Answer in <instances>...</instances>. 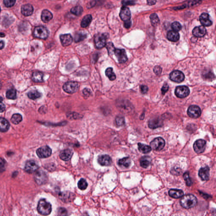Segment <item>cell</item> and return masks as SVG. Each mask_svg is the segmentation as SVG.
Here are the masks:
<instances>
[{"instance_id": "1", "label": "cell", "mask_w": 216, "mask_h": 216, "mask_svg": "<svg viewBox=\"0 0 216 216\" xmlns=\"http://www.w3.org/2000/svg\"><path fill=\"white\" fill-rule=\"evenodd\" d=\"M180 200V205L185 209H189L194 207L197 203V199L192 194L187 195L182 197Z\"/></svg>"}, {"instance_id": "2", "label": "cell", "mask_w": 216, "mask_h": 216, "mask_svg": "<svg viewBox=\"0 0 216 216\" xmlns=\"http://www.w3.org/2000/svg\"><path fill=\"white\" fill-rule=\"evenodd\" d=\"M52 206L49 202L45 199L39 200L37 206L38 212L43 215H48L52 212Z\"/></svg>"}, {"instance_id": "3", "label": "cell", "mask_w": 216, "mask_h": 216, "mask_svg": "<svg viewBox=\"0 0 216 216\" xmlns=\"http://www.w3.org/2000/svg\"><path fill=\"white\" fill-rule=\"evenodd\" d=\"M49 35V32L46 27L39 26L36 27L34 30V36L41 39H46Z\"/></svg>"}, {"instance_id": "4", "label": "cell", "mask_w": 216, "mask_h": 216, "mask_svg": "<svg viewBox=\"0 0 216 216\" xmlns=\"http://www.w3.org/2000/svg\"><path fill=\"white\" fill-rule=\"evenodd\" d=\"M35 181L38 185H42L46 184L48 181V176L46 172L43 170H40L37 171L34 175Z\"/></svg>"}, {"instance_id": "5", "label": "cell", "mask_w": 216, "mask_h": 216, "mask_svg": "<svg viewBox=\"0 0 216 216\" xmlns=\"http://www.w3.org/2000/svg\"><path fill=\"white\" fill-rule=\"evenodd\" d=\"M165 145V141L161 137H158L155 138L150 143L151 149L154 150L160 151L162 150Z\"/></svg>"}, {"instance_id": "6", "label": "cell", "mask_w": 216, "mask_h": 216, "mask_svg": "<svg viewBox=\"0 0 216 216\" xmlns=\"http://www.w3.org/2000/svg\"><path fill=\"white\" fill-rule=\"evenodd\" d=\"M63 88L65 92L68 93L72 94L78 91L79 86L77 82H66L63 85Z\"/></svg>"}, {"instance_id": "7", "label": "cell", "mask_w": 216, "mask_h": 216, "mask_svg": "<svg viewBox=\"0 0 216 216\" xmlns=\"http://www.w3.org/2000/svg\"><path fill=\"white\" fill-rule=\"evenodd\" d=\"M52 152L51 148L48 146H44L38 148L36 150V154L40 158H45L50 156Z\"/></svg>"}, {"instance_id": "8", "label": "cell", "mask_w": 216, "mask_h": 216, "mask_svg": "<svg viewBox=\"0 0 216 216\" xmlns=\"http://www.w3.org/2000/svg\"><path fill=\"white\" fill-rule=\"evenodd\" d=\"M106 36L104 34H98L95 36L94 42L96 47L98 49L103 48L106 45Z\"/></svg>"}, {"instance_id": "9", "label": "cell", "mask_w": 216, "mask_h": 216, "mask_svg": "<svg viewBox=\"0 0 216 216\" xmlns=\"http://www.w3.org/2000/svg\"><path fill=\"white\" fill-rule=\"evenodd\" d=\"M175 95L179 98H183L186 97L190 93L189 88L186 86H180L175 89Z\"/></svg>"}, {"instance_id": "10", "label": "cell", "mask_w": 216, "mask_h": 216, "mask_svg": "<svg viewBox=\"0 0 216 216\" xmlns=\"http://www.w3.org/2000/svg\"><path fill=\"white\" fill-rule=\"evenodd\" d=\"M206 147V141L203 139H198L193 145L194 150L197 154L203 153Z\"/></svg>"}, {"instance_id": "11", "label": "cell", "mask_w": 216, "mask_h": 216, "mask_svg": "<svg viewBox=\"0 0 216 216\" xmlns=\"http://www.w3.org/2000/svg\"><path fill=\"white\" fill-rule=\"evenodd\" d=\"M187 114L190 118L195 119L199 118L200 116L201 110L197 106H190L188 108Z\"/></svg>"}, {"instance_id": "12", "label": "cell", "mask_w": 216, "mask_h": 216, "mask_svg": "<svg viewBox=\"0 0 216 216\" xmlns=\"http://www.w3.org/2000/svg\"><path fill=\"white\" fill-rule=\"evenodd\" d=\"M170 80L173 82L180 83L183 82L185 79V75L180 71L175 70L172 71L170 74Z\"/></svg>"}, {"instance_id": "13", "label": "cell", "mask_w": 216, "mask_h": 216, "mask_svg": "<svg viewBox=\"0 0 216 216\" xmlns=\"http://www.w3.org/2000/svg\"><path fill=\"white\" fill-rule=\"evenodd\" d=\"M114 53L119 63H124L127 61V56L124 49H115Z\"/></svg>"}, {"instance_id": "14", "label": "cell", "mask_w": 216, "mask_h": 216, "mask_svg": "<svg viewBox=\"0 0 216 216\" xmlns=\"http://www.w3.org/2000/svg\"><path fill=\"white\" fill-rule=\"evenodd\" d=\"M38 165L35 161L30 160L28 161L25 166V170L29 174H32L36 171L38 168Z\"/></svg>"}, {"instance_id": "15", "label": "cell", "mask_w": 216, "mask_h": 216, "mask_svg": "<svg viewBox=\"0 0 216 216\" xmlns=\"http://www.w3.org/2000/svg\"><path fill=\"white\" fill-rule=\"evenodd\" d=\"M59 197L64 202H72L75 199V195L74 194L69 192H65L59 195Z\"/></svg>"}, {"instance_id": "16", "label": "cell", "mask_w": 216, "mask_h": 216, "mask_svg": "<svg viewBox=\"0 0 216 216\" xmlns=\"http://www.w3.org/2000/svg\"><path fill=\"white\" fill-rule=\"evenodd\" d=\"M98 161L102 166H109L112 163V159L108 155H101L98 157Z\"/></svg>"}, {"instance_id": "17", "label": "cell", "mask_w": 216, "mask_h": 216, "mask_svg": "<svg viewBox=\"0 0 216 216\" xmlns=\"http://www.w3.org/2000/svg\"><path fill=\"white\" fill-rule=\"evenodd\" d=\"M120 16L121 19L124 22L130 20L131 14L129 9L125 6H123L120 11Z\"/></svg>"}, {"instance_id": "18", "label": "cell", "mask_w": 216, "mask_h": 216, "mask_svg": "<svg viewBox=\"0 0 216 216\" xmlns=\"http://www.w3.org/2000/svg\"><path fill=\"white\" fill-rule=\"evenodd\" d=\"M210 168L208 166L201 168L198 173L199 177L203 181H207L209 180L210 177Z\"/></svg>"}, {"instance_id": "19", "label": "cell", "mask_w": 216, "mask_h": 216, "mask_svg": "<svg viewBox=\"0 0 216 216\" xmlns=\"http://www.w3.org/2000/svg\"><path fill=\"white\" fill-rule=\"evenodd\" d=\"M73 155V152L71 150L65 149L60 152L59 157L63 160L68 161L72 157Z\"/></svg>"}, {"instance_id": "20", "label": "cell", "mask_w": 216, "mask_h": 216, "mask_svg": "<svg viewBox=\"0 0 216 216\" xmlns=\"http://www.w3.org/2000/svg\"><path fill=\"white\" fill-rule=\"evenodd\" d=\"M200 23L204 26H210L212 24V21L210 19V16L208 14L203 13L200 16Z\"/></svg>"}, {"instance_id": "21", "label": "cell", "mask_w": 216, "mask_h": 216, "mask_svg": "<svg viewBox=\"0 0 216 216\" xmlns=\"http://www.w3.org/2000/svg\"><path fill=\"white\" fill-rule=\"evenodd\" d=\"M206 34V29L203 26L195 27L192 31V34L196 37H202Z\"/></svg>"}, {"instance_id": "22", "label": "cell", "mask_w": 216, "mask_h": 216, "mask_svg": "<svg viewBox=\"0 0 216 216\" xmlns=\"http://www.w3.org/2000/svg\"><path fill=\"white\" fill-rule=\"evenodd\" d=\"M60 40L63 46H68L72 43L73 38L69 34L61 35L60 36Z\"/></svg>"}, {"instance_id": "23", "label": "cell", "mask_w": 216, "mask_h": 216, "mask_svg": "<svg viewBox=\"0 0 216 216\" xmlns=\"http://www.w3.org/2000/svg\"><path fill=\"white\" fill-rule=\"evenodd\" d=\"M34 12V8L31 5L27 4L23 5L21 7V13L25 16H29Z\"/></svg>"}, {"instance_id": "24", "label": "cell", "mask_w": 216, "mask_h": 216, "mask_svg": "<svg viewBox=\"0 0 216 216\" xmlns=\"http://www.w3.org/2000/svg\"><path fill=\"white\" fill-rule=\"evenodd\" d=\"M163 123L162 120L159 118L152 119L149 122L148 126L151 129H155L160 127L163 125Z\"/></svg>"}, {"instance_id": "25", "label": "cell", "mask_w": 216, "mask_h": 216, "mask_svg": "<svg viewBox=\"0 0 216 216\" xmlns=\"http://www.w3.org/2000/svg\"><path fill=\"white\" fill-rule=\"evenodd\" d=\"M9 127L10 124L6 119L0 118V131L5 132L9 129Z\"/></svg>"}, {"instance_id": "26", "label": "cell", "mask_w": 216, "mask_h": 216, "mask_svg": "<svg viewBox=\"0 0 216 216\" xmlns=\"http://www.w3.org/2000/svg\"><path fill=\"white\" fill-rule=\"evenodd\" d=\"M53 17V14L49 10L45 9L43 11L41 15V19L43 22L45 23H48L52 20Z\"/></svg>"}, {"instance_id": "27", "label": "cell", "mask_w": 216, "mask_h": 216, "mask_svg": "<svg viewBox=\"0 0 216 216\" xmlns=\"http://www.w3.org/2000/svg\"><path fill=\"white\" fill-rule=\"evenodd\" d=\"M168 194L173 198H179L183 196L184 192L182 190L170 189L168 192Z\"/></svg>"}, {"instance_id": "28", "label": "cell", "mask_w": 216, "mask_h": 216, "mask_svg": "<svg viewBox=\"0 0 216 216\" xmlns=\"http://www.w3.org/2000/svg\"><path fill=\"white\" fill-rule=\"evenodd\" d=\"M167 38L170 41L176 42L180 39V35L177 32L170 31L167 34Z\"/></svg>"}, {"instance_id": "29", "label": "cell", "mask_w": 216, "mask_h": 216, "mask_svg": "<svg viewBox=\"0 0 216 216\" xmlns=\"http://www.w3.org/2000/svg\"><path fill=\"white\" fill-rule=\"evenodd\" d=\"M118 164L121 167L128 168L131 164V160L128 157L124 158L119 160Z\"/></svg>"}, {"instance_id": "30", "label": "cell", "mask_w": 216, "mask_h": 216, "mask_svg": "<svg viewBox=\"0 0 216 216\" xmlns=\"http://www.w3.org/2000/svg\"><path fill=\"white\" fill-rule=\"evenodd\" d=\"M43 73L41 72H35L33 73L32 75V79L35 82H43Z\"/></svg>"}, {"instance_id": "31", "label": "cell", "mask_w": 216, "mask_h": 216, "mask_svg": "<svg viewBox=\"0 0 216 216\" xmlns=\"http://www.w3.org/2000/svg\"><path fill=\"white\" fill-rule=\"evenodd\" d=\"M138 149L139 151L141 153L144 154H147L150 153L152 150L150 146H148L145 144H141L139 143L138 144Z\"/></svg>"}, {"instance_id": "32", "label": "cell", "mask_w": 216, "mask_h": 216, "mask_svg": "<svg viewBox=\"0 0 216 216\" xmlns=\"http://www.w3.org/2000/svg\"><path fill=\"white\" fill-rule=\"evenodd\" d=\"M151 162V158L150 157L144 156L141 158L140 160V165L143 168H147L149 167Z\"/></svg>"}, {"instance_id": "33", "label": "cell", "mask_w": 216, "mask_h": 216, "mask_svg": "<svg viewBox=\"0 0 216 216\" xmlns=\"http://www.w3.org/2000/svg\"><path fill=\"white\" fill-rule=\"evenodd\" d=\"M92 20V16L91 14L86 15L82 19L81 23V26L82 28H85L88 26L91 22Z\"/></svg>"}, {"instance_id": "34", "label": "cell", "mask_w": 216, "mask_h": 216, "mask_svg": "<svg viewBox=\"0 0 216 216\" xmlns=\"http://www.w3.org/2000/svg\"><path fill=\"white\" fill-rule=\"evenodd\" d=\"M28 97L31 100H36L39 98L42 95L38 91L34 90V91H31L28 93Z\"/></svg>"}, {"instance_id": "35", "label": "cell", "mask_w": 216, "mask_h": 216, "mask_svg": "<svg viewBox=\"0 0 216 216\" xmlns=\"http://www.w3.org/2000/svg\"><path fill=\"white\" fill-rule=\"evenodd\" d=\"M23 120L22 115L19 114H14L11 118V123L17 125L20 123Z\"/></svg>"}, {"instance_id": "36", "label": "cell", "mask_w": 216, "mask_h": 216, "mask_svg": "<svg viewBox=\"0 0 216 216\" xmlns=\"http://www.w3.org/2000/svg\"><path fill=\"white\" fill-rule=\"evenodd\" d=\"M6 97L9 99L14 100L16 99V90L14 89L8 90L6 93Z\"/></svg>"}, {"instance_id": "37", "label": "cell", "mask_w": 216, "mask_h": 216, "mask_svg": "<svg viewBox=\"0 0 216 216\" xmlns=\"http://www.w3.org/2000/svg\"><path fill=\"white\" fill-rule=\"evenodd\" d=\"M106 75L108 77V79L111 81L115 80L116 78V75L113 72L112 68H108L106 71Z\"/></svg>"}, {"instance_id": "38", "label": "cell", "mask_w": 216, "mask_h": 216, "mask_svg": "<svg viewBox=\"0 0 216 216\" xmlns=\"http://www.w3.org/2000/svg\"><path fill=\"white\" fill-rule=\"evenodd\" d=\"M71 13L76 16H79L82 14L83 11V8L82 7L77 6L72 8L71 10Z\"/></svg>"}, {"instance_id": "39", "label": "cell", "mask_w": 216, "mask_h": 216, "mask_svg": "<svg viewBox=\"0 0 216 216\" xmlns=\"http://www.w3.org/2000/svg\"><path fill=\"white\" fill-rule=\"evenodd\" d=\"M87 37L86 34L83 32H79L76 34L75 36H74V41L75 42H78L79 41H82L85 38H86Z\"/></svg>"}, {"instance_id": "40", "label": "cell", "mask_w": 216, "mask_h": 216, "mask_svg": "<svg viewBox=\"0 0 216 216\" xmlns=\"http://www.w3.org/2000/svg\"><path fill=\"white\" fill-rule=\"evenodd\" d=\"M151 23L153 26H156L159 23V19L156 14H153L150 16Z\"/></svg>"}, {"instance_id": "41", "label": "cell", "mask_w": 216, "mask_h": 216, "mask_svg": "<svg viewBox=\"0 0 216 216\" xmlns=\"http://www.w3.org/2000/svg\"><path fill=\"white\" fill-rule=\"evenodd\" d=\"M88 184L84 179H81L78 183V188L81 190H85L88 187Z\"/></svg>"}, {"instance_id": "42", "label": "cell", "mask_w": 216, "mask_h": 216, "mask_svg": "<svg viewBox=\"0 0 216 216\" xmlns=\"http://www.w3.org/2000/svg\"><path fill=\"white\" fill-rule=\"evenodd\" d=\"M184 180L186 182V184L187 186H191L192 185V182L191 179L190 177L188 172H185L183 175Z\"/></svg>"}, {"instance_id": "43", "label": "cell", "mask_w": 216, "mask_h": 216, "mask_svg": "<svg viewBox=\"0 0 216 216\" xmlns=\"http://www.w3.org/2000/svg\"><path fill=\"white\" fill-rule=\"evenodd\" d=\"M202 76L205 79H207H207H208V80L212 79L215 77V76H214L213 73L210 72V71H206L205 72L203 73Z\"/></svg>"}, {"instance_id": "44", "label": "cell", "mask_w": 216, "mask_h": 216, "mask_svg": "<svg viewBox=\"0 0 216 216\" xmlns=\"http://www.w3.org/2000/svg\"><path fill=\"white\" fill-rule=\"evenodd\" d=\"M106 48L108 50V54L111 55L114 53V50L115 49L114 44L112 43L108 42L106 44Z\"/></svg>"}, {"instance_id": "45", "label": "cell", "mask_w": 216, "mask_h": 216, "mask_svg": "<svg viewBox=\"0 0 216 216\" xmlns=\"http://www.w3.org/2000/svg\"><path fill=\"white\" fill-rule=\"evenodd\" d=\"M6 167V161L4 159L0 158V173H2L4 171Z\"/></svg>"}, {"instance_id": "46", "label": "cell", "mask_w": 216, "mask_h": 216, "mask_svg": "<svg viewBox=\"0 0 216 216\" xmlns=\"http://www.w3.org/2000/svg\"><path fill=\"white\" fill-rule=\"evenodd\" d=\"M172 29L175 31L177 32L180 31L182 29V26L180 23L177 22H175L173 23L171 25Z\"/></svg>"}, {"instance_id": "47", "label": "cell", "mask_w": 216, "mask_h": 216, "mask_svg": "<svg viewBox=\"0 0 216 216\" xmlns=\"http://www.w3.org/2000/svg\"><path fill=\"white\" fill-rule=\"evenodd\" d=\"M116 123L118 126L123 125L125 124L124 118L121 116H118L116 118Z\"/></svg>"}, {"instance_id": "48", "label": "cell", "mask_w": 216, "mask_h": 216, "mask_svg": "<svg viewBox=\"0 0 216 216\" xmlns=\"http://www.w3.org/2000/svg\"><path fill=\"white\" fill-rule=\"evenodd\" d=\"M16 2V0H4V3L7 7L13 6Z\"/></svg>"}, {"instance_id": "49", "label": "cell", "mask_w": 216, "mask_h": 216, "mask_svg": "<svg viewBox=\"0 0 216 216\" xmlns=\"http://www.w3.org/2000/svg\"><path fill=\"white\" fill-rule=\"evenodd\" d=\"M58 215L61 216L66 215H67V212L66 209L61 208L58 210Z\"/></svg>"}, {"instance_id": "50", "label": "cell", "mask_w": 216, "mask_h": 216, "mask_svg": "<svg viewBox=\"0 0 216 216\" xmlns=\"http://www.w3.org/2000/svg\"><path fill=\"white\" fill-rule=\"evenodd\" d=\"M154 72L156 75H160L162 72L161 68L159 66H156L154 68Z\"/></svg>"}, {"instance_id": "51", "label": "cell", "mask_w": 216, "mask_h": 216, "mask_svg": "<svg viewBox=\"0 0 216 216\" xmlns=\"http://www.w3.org/2000/svg\"><path fill=\"white\" fill-rule=\"evenodd\" d=\"M168 88H169V87L167 84H165V85H164L161 90L163 94L164 95L168 91Z\"/></svg>"}, {"instance_id": "52", "label": "cell", "mask_w": 216, "mask_h": 216, "mask_svg": "<svg viewBox=\"0 0 216 216\" xmlns=\"http://www.w3.org/2000/svg\"><path fill=\"white\" fill-rule=\"evenodd\" d=\"M122 3L125 6L133 4H134V2L133 1H131V0H124V1H123Z\"/></svg>"}, {"instance_id": "53", "label": "cell", "mask_w": 216, "mask_h": 216, "mask_svg": "<svg viewBox=\"0 0 216 216\" xmlns=\"http://www.w3.org/2000/svg\"><path fill=\"white\" fill-rule=\"evenodd\" d=\"M148 91V88L145 85H141V91L143 94H145L147 93Z\"/></svg>"}, {"instance_id": "54", "label": "cell", "mask_w": 216, "mask_h": 216, "mask_svg": "<svg viewBox=\"0 0 216 216\" xmlns=\"http://www.w3.org/2000/svg\"><path fill=\"white\" fill-rule=\"evenodd\" d=\"M131 26V22L130 20H128V21H125L124 23V26L126 29H128L130 28Z\"/></svg>"}, {"instance_id": "55", "label": "cell", "mask_w": 216, "mask_h": 216, "mask_svg": "<svg viewBox=\"0 0 216 216\" xmlns=\"http://www.w3.org/2000/svg\"><path fill=\"white\" fill-rule=\"evenodd\" d=\"M83 94L86 96H88L91 94V91L89 89L85 88L83 90Z\"/></svg>"}, {"instance_id": "56", "label": "cell", "mask_w": 216, "mask_h": 216, "mask_svg": "<svg viewBox=\"0 0 216 216\" xmlns=\"http://www.w3.org/2000/svg\"><path fill=\"white\" fill-rule=\"evenodd\" d=\"M5 106L2 103L0 102V113L4 112L5 110Z\"/></svg>"}, {"instance_id": "57", "label": "cell", "mask_w": 216, "mask_h": 216, "mask_svg": "<svg viewBox=\"0 0 216 216\" xmlns=\"http://www.w3.org/2000/svg\"><path fill=\"white\" fill-rule=\"evenodd\" d=\"M147 2H148V4L149 5H153L156 3V0H148Z\"/></svg>"}, {"instance_id": "58", "label": "cell", "mask_w": 216, "mask_h": 216, "mask_svg": "<svg viewBox=\"0 0 216 216\" xmlns=\"http://www.w3.org/2000/svg\"><path fill=\"white\" fill-rule=\"evenodd\" d=\"M5 43L3 41H0V49H2L4 46Z\"/></svg>"}, {"instance_id": "59", "label": "cell", "mask_w": 216, "mask_h": 216, "mask_svg": "<svg viewBox=\"0 0 216 216\" xmlns=\"http://www.w3.org/2000/svg\"><path fill=\"white\" fill-rule=\"evenodd\" d=\"M5 36V35L4 34L2 33H0V37H4Z\"/></svg>"}, {"instance_id": "60", "label": "cell", "mask_w": 216, "mask_h": 216, "mask_svg": "<svg viewBox=\"0 0 216 216\" xmlns=\"http://www.w3.org/2000/svg\"><path fill=\"white\" fill-rule=\"evenodd\" d=\"M3 101V98L2 97L0 96V102H2Z\"/></svg>"}, {"instance_id": "61", "label": "cell", "mask_w": 216, "mask_h": 216, "mask_svg": "<svg viewBox=\"0 0 216 216\" xmlns=\"http://www.w3.org/2000/svg\"><path fill=\"white\" fill-rule=\"evenodd\" d=\"M1 7H0V12H1Z\"/></svg>"}, {"instance_id": "62", "label": "cell", "mask_w": 216, "mask_h": 216, "mask_svg": "<svg viewBox=\"0 0 216 216\" xmlns=\"http://www.w3.org/2000/svg\"><path fill=\"white\" fill-rule=\"evenodd\" d=\"M0 87H1V82H0Z\"/></svg>"}]
</instances>
